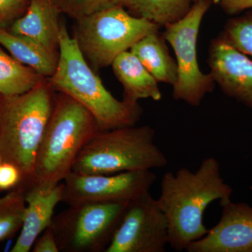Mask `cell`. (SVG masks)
I'll return each instance as SVG.
<instances>
[{"instance_id": "cell-28", "label": "cell", "mask_w": 252, "mask_h": 252, "mask_svg": "<svg viewBox=\"0 0 252 252\" xmlns=\"http://www.w3.org/2000/svg\"><path fill=\"white\" fill-rule=\"evenodd\" d=\"M1 162H2V160H1V157H0V164H1Z\"/></svg>"}, {"instance_id": "cell-4", "label": "cell", "mask_w": 252, "mask_h": 252, "mask_svg": "<svg viewBox=\"0 0 252 252\" xmlns=\"http://www.w3.org/2000/svg\"><path fill=\"white\" fill-rule=\"evenodd\" d=\"M47 78L26 94L0 95V157L31 180L36 155L54 110L56 94ZM19 183V184H20Z\"/></svg>"}, {"instance_id": "cell-26", "label": "cell", "mask_w": 252, "mask_h": 252, "mask_svg": "<svg viewBox=\"0 0 252 252\" xmlns=\"http://www.w3.org/2000/svg\"><path fill=\"white\" fill-rule=\"evenodd\" d=\"M225 14L236 16L252 8V0H214Z\"/></svg>"}, {"instance_id": "cell-5", "label": "cell", "mask_w": 252, "mask_h": 252, "mask_svg": "<svg viewBox=\"0 0 252 252\" xmlns=\"http://www.w3.org/2000/svg\"><path fill=\"white\" fill-rule=\"evenodd\" d=\"M154 140L149 126L99 131L81 149L72 172L109 175L165 167L167 158Z\"/></svg>"}, {"instance_id": "cell-22", "label": "cell", "mask_w": 252, "mask_h": 252, "mask_svg": "<svg viewBox=\"0 0 252 252\" xmlns=\"http://www.w3.org/2000/svg\"><path fill=\"white\" fill-rule=\"evenodd\" d=\"M59 10L77 20L114 6H125L126 0H49Z\"/></svg>"}, {"instance_id": "cell-14", "label": "cell", "mask_w": 252, "mask_h": 252, "mask_svg": "<svg viewBox=\"0 0 252 252\" xmlns=\"http://www.w3.org/2000/svg\"><path fill=\"white\" fill-rule=\"evenodd\" d=\"M60 14L49 0H31L25 14L11 24L9 31L26 36L59 56Z\"/></svg>"}, {"instance_id": "cell-7", "label": "cell", "mask_w": 252, "mask_h": 252, "mask_svg": "<svg viewBox=\"0 0 252 252\" xmlns=\"http://www.w3.org/2000/svg\"><path fill=\"white\" fill-rule=\"evenodd\" d=\"M128 203L90 202L69 205L51 222L59 251L105 252Z\"/></svg>"}, {"instance_id": "cell-18", "label": "cell", "mask_w": 252, "mask_h": 252, "mask_svg": "<svg viewBox=\"0 0 252 252\" xmlns=\"http://www.w3.org/2000/svg\"><path fill=\"white\" fill-rule=\"evenodd\" d=\"M193 0H126L127 11L160 28L182 19L193 6Z\"/></svg>"}, {"instance_id": "cell-1", "label": "cell", "mask_w": 252, "mask_h": 252, "mask_svg": "<svg viewBox=\"0 0 252 252\" xmlns=\"http://www.w3.org/2000/svg\"><path fill=\"white\" fill-rule=\"evenodd\" d=\"M233 189L220 174L218 160L204 159L198 170L181 168L162 176L158 206L168 222L169 245L177 252L186 250L193 242L203 238L208 229L204 213L212 202L230 200Z\"/></svg>"}, {"instance_id": "cell-24", "label": "cell", "mask_w": 252, "mask_h": 252, "mask_svg": "<svg viewBox=\"0 0 252 252\" xmlns=\"http://www.w3.org/2000/svg\"><path fill=\"white\" fill-rule=\"evenodd\" d=\"M21 172L14 164L2 162L0 164V190H11L21 180Z\"/></svg>"}, {"instance_id": "cell-15", "label": "cell", "mask_w": 252, "mask_h": 252, "mask_svg": "<svg viewBox=\"0 0 252 252\" xmlns=\"http://www.w3.org/2000/svg\"><path fill=\"white\" fill-rule=\"evenodd\" d=\"M112 67L124 88V100L126 102L137 104L142 99H161L158 82L131 51L119 55L112 63Z\"/></svg>"}, {"instance_id": "cell-6", "label": "cell", "mask_w": 252, "mask_h": 252, "mask_svg": "<svg viewBox=\"0 0 252 252\" xmlns=\"http://www.w3.org/2000/svg\"><path fill=\"white\" fill-rule=\"evenodd\" d=\"M160 28L117 6L76 20L74 37L89 65L97 70L112 65L119 55Z\"/></svg>"}, {"instance_id": "cell-11", "label": "cell", "mask_w": 252, "mask_h": 252, "mask_svg": "<svg viewBox=\"0 0 252 252\" xmlns=\"http://www.w3.org/2000/svg\"><path fill=\"white\" fill-rule=\"evenodd\" d=\"M220 221L203 238L187 247L188 252H252V207L231 200L220 203Z\"/></svg>"}, {"instance_id": "cell-25", "label": "cell", "mask_w": 252, "mask_h": 252, "mask_svg": "<svg viewBox=\"0 0 252 252\" xmlns=\"http://www.w3.org/2000/svg\"><path fill=\"white\" fill-rule=\"evenodd\" d=\"M33 252H59L54 231L51 225L36 239L33 245Z\"/></svg>"}, {"instance_id": "cell-2", "label": "cell", "mask_w": 252, "mask_h": 252, "mask_svg": "<svg viewBox=\"0 0 252 252\" xmlns=\"http://www.w3.org/2000/svg\"><path fill=\"white\" fill-rule=\"evenodd\" d=\"M47 79L55 91L67 94L87 109L100 130L135 126L140 121L142 109L139 104L119 100L106 89L62 23L59 62L54 75Z\"/></svg>"}, {"instance_id": "cell-9", "label": "cell", "mask_w": 252, "mask_h": 252, "mask_svg": "<svg viewBox=\"0 0 252 252\" xmlns=\"http://www.w3.org/2000/svg\"><path fill=\"white\" fill-rule=\"evenodd\" d=\"M167 245L168 222L149 191L129 202L105 252H164Z\"/></svg>"}, {"instance_id": "cell-19", "label": "cell", "mask_w": 252, "mask_h": 252, "mask_svg": "<svg viewBox=\"0 0 252 252\" xmlns=\"http://www.w3.org/2000/svg\"><path fill=\"white\" fill-rule=\"evenodd\" d=\"M45 77L0 49V95L26 94Z\"/></svg>"}, {"instance_id": "cell-8", "label": "cell", "mask_w": 252, "mask_h": 252, "mask_svg": "<svg viewBox=\"0 0 252 252\" xmlns=\"http://www.w3.org/2000/svg\"><path fill=\"white\" fill-rule=\"evenodd\" d=\"M210 5L205 1L194 2L187 16L167 25L162 33L175 51L177 64L178 74L172 86V97L193 107L200 105L216 86L210 72L206 74L200 70L197 56L199 31Z\"/></svg>"}, {"instance_id": "cell-20", "label": "cell", "mask_w": 252, "mask_h": 252, "mask_svg": "<svg viewBox=\"0 0 252 252\" xmlns=\"http://www.w3.org/2000/svg\"><path fill=\"white\" fill-rule=\"evenodd\" d=\"M26 207L24 190L18 186L0 198V243L21 229Z\"/></svg>"}, {"instance_id": "cell-21", "label": "cell", "mask_w": 252, "mask_h": 252, "mask_svg": "<svg viewBox=\"0 0 252 252\" xmlns=\"http://www.w3.org/2000/svg\"><path fill=\"white\" fill-rule=\"evenodd\" d=\"M219 36L227 44L252 58V8L228 19Z\"/></svg>"}, {"instance_id": "cell-16", "label": "cell", "mask_w": 252, "mask_h": 252, "mask_svg": "<svg viewBox=\"0 0 252 252\" xmlns=\"http://www.w3.org/2000/svg\"><path fill=\"white\" fill-rule=\"evenodd\" d=\"M135 54L158 83L173 86L177 80V64L169 52L166 39L157 31L144 36L132 46Z\"/></svg>"}, {"instance_id": "cell-17", "label": "cell", "mask_w": 252, "mask_h": 252, "mask_svg": "<svg viewBox=\"0 0 252 252\" xmlns=\"http://www.w3.org/2000/svg\"><path fill=\"white\" fill-rule=\"evenodd\" d=\"M0 44L15 59L34 69L42 77L50 78L56 72L59 56L26 36L13 34L0 28Z\"/></svg>"}, {"instance_id": "cell-13", "label": "cell", "mask_w": 252, "mask_h": 252, "mask_svg": "<svg viewBox=\"0 0 252 252\" xmlns=\"http://www.w3.org/2000/svg\"><path fill=\"white\" fill-rule=\"evenodd\" d=\"M20 187L24 190L26 211L21 233L11 252L31 251L38 237L51 225L55 208L62 200L63 182L51 189Z\"/></svg>"}, {"instance_id": "cell-10", "label": "cell", "mask_w": 252, "mask_h": 252, "mask_svg": "<svg viewBox=\"0 0 252 252\" xmlns=\"http://www.w3.org/2000/svg\"><path fill=\"white\" fill-rule=\"evenodd\" d=\"M157 176L152 170H136L87 175L71 172L63 181L61 202L68 205L83 203H124L149 192Z\"/></svg>"}, {"instance_id": "cell-3", "label": "cell", "mask_w": 252, "mask_h": 252, "mask_svg": "<svg viewBox=\"0 0 252 252\" xmlns=\"http://www.w3.org/2000/svg\"><path fill=\"white\" fill-rule=\"evenodd\" d=\"M99 131L95 119L87 109L67 94H56L32 176L18 186L51 189L63 182L72 172L81 149Z\"/></svg>"}, {"instance_id": "cell-27", "label": "cell", "mask_w": 252, "mask_h": 252, "mask_svg": "<svg viewBox=\"0 0 252 252\" xmlns=\"http://www.w3.org/2000/svg\"><path fill=\"white\" fill-rule=\"evenodd\" d=\"M213 1L214 0H193L194 2H197V1H205V2L210 3V4H212Z\"/></svg>"}, {"instance_id": "cell-12", "label": "cell", "mask_w": 252, "mask_h": 252, "mask_svg": "<svg viewBox=\"0 0 252 252\" xmlns=\"http://www.w3.org/2000/svg\"><path fill=\"white\" fill-rule=\"evenodd\" d=\"M207 63L216 85L252 109V60L218 36L209 46Z\"/></svg>"}, {"instance_id": "cell-23", "label": "cell", "mask_w": 252, "mask_h": 252, "mask_svg": "<svg viewBox=\"0 0 252 252\" xmlns=\"http://www.w3.org/2000/svg\"><path fill=\"white\" fill-rule=\"evenodd\" d=\"M31 0H0V28L22 16L28 9Z\"/></svg>"}]
</instances>
